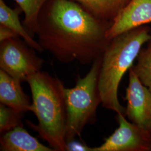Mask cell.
I'll use <instances>...</instances> for the list:
<instances>
[{"label": "cell", "mask_w": 151, "mask_h": 151, "mask_svg": "<svg viewBox=\"0 0 151 151\" xmlns=\"http://www.w3.org/2000/svg\"><path fill=\"white\" fill-rule=\"evenodd\" d=\"M20 37L1 42L0 68L21 82L42 71L44 61Z\"/></svg>", "instance_id": "5b68a950"}, {"label": "cell", "mask_w": 151, "mask_h": 151, "mask_svg": "<svg viewBox=\"0 0 151 151\" xmlns=\"http://www.w3.org/2000/svg\"><path fill=\"white\" fill-rule=\"evenodd\" d=\"M99 20L111 22L130 0H73Z\"/></svg>", "instance_id": "7c38bea8"}, {"label": "cell", "mask_w": 151, "mask_h": 151, "mask_svg": "<svg viewBox=\"0 0 151 151\" xmlns=\"http://www.w3.org/2000/svg\"><path fill=\"white\" fill-rule=\"evenodd\" d=\"M18 37L19 36L17 35V34L10 28L0 25V43L11 38H16Z\"/></svg>", "instance_id": "e0dca14e"}, {"label": "cell", "mask_w": 151, "mask_h": 151, "mask_svg": "<svg viewBox=\"0 0 151 151\" xmlns=\"http://www.w3.org/2000/svg\"><path fill=\"white\" fill-rule=\"evenodd\" d=\"M101 55L92 63L86 75L79 77L75 86L65 88L67 111V142L80 136L85 127L96 121V113L101 99L99 88V77Z\"/></svg>", "instance_id": "277c9868"}, {"label": "cell", "mask_w": 151, "mask_h": 151, "mask_svg": "<svg viewBox=\"0 0 151 151\" xmlns=\"http://www.w3.org/2000/svg\"><path fill=\"white\" fill-rule=\"evenodd\" d=\"M111 22L96 18L73 0H48L38 18L36 35L44 50L59 62L89 65L103 54Z\"/></svg>", "instance_id": "6da1fadb"}, {"label": "cell", "mask_w": 151, "mask_h": 151, "mask_svg": "<svg viewBox=\"0 0 151 151\" xmlns=\"http://www.w3.org/2000/svg\"><path fill=\"white\" fill-rule=\"evenodd\" d=\"M67 148L70 151H92L91 147L75 139L67 142Z\"/></svg>", "instance_id": "2e32d148"}, {"label": "cell", "mask_w": 151, "mask_h": 151, "mask_svg": "<svg viewBox=\"0 0 151 151\" xmlns=\"http://www.w3.org/2000/svg\"><path fill=\"white\" fill-rule=\"evenodd\" d=\"M32 95V111L38 124L27 120V125L48 142L54 151H67V111L65 87L59 78L40 71L27 81Z\"/></svg>", "instance_id": "7a4b0ae2"}, {"label": "cell", "mask_w": 151, "mask_h": 151, "mask_svg": "<svg viewBox=\"0 0 151 151\" xmlns=\"http://www.w3.org/2000/svg\"><path fill=\"white\" fill-rule=\"evenodd\" d=\"M151 23V0H130L111 22L109 40L123 32Z\"/></svg>", "instance_id": "ba28073f"}, {"label": "cell", "mask_w": 151, "mask_h": 151, "mask_svg": "<svg viewBox=\"0 0 151 151\" xmlns=\"http://www.w3.org/2000/svg\"><path fill=\"white\" fill-rule=\"evenodd\" d=\"M125 116L130 122L151 133V93L129 70V84L126 90Z\"/></svg>", "instance_id": "52a82bcc"}, {"label": "cell", "mask_w": 151, "mask_h": 151, "mask_svg": "<svg viewBox=\"0 0 151 151\" xmlns=\"http://www.w3.org/2000/svg\"><path fill=\"white\" fill-rule=\"evenodd\" d=\"M22 12L19 6L13 9L7 5L4 0H0V25L10 28L32 48L39 52H43L39 42L34 40L20 22L19 15Z\"/></svg>", "instance_id": "8fae6325"}, {"label": "cell", "mask_w": 151, "mask_h": 151, "mask_svg": "<svg viewBox=\"0 0 151 151\" xmlns=\"http://www.w3.org/2000/svg\"><path fill=\"white\" fill-rule=\"evenodd\" d=\"M117 114L119 127L101 146L92 151H151V133Z\"/></svg>", "instance_id": "8992f818"}, {"label": "cell", "mask_w": 151, "mask_h": 151, "mask_svg": "<svg viewBox=\"0 0 151 151\" xmlns=\"http://www.w3.org/2000/svg\"><path fill=\"white\" fill-rule=\"evenodd\" d=\"M21 83L0 70V102L20 113L32 111V103L23 91Z\"/></svg>", "instance_id": "9c48e42d"}, {"label": "cell", "mask_w": 151, "mask_h": 151, "mask_svg": "<svg viewBox=\"0 0 151 151\" xmlns=\"http://www.w3.org/2000/svg\"><path fill=\"white\" fill-rule=\"evenodd\" d=\"M137 60V64L132 67V69L140 82L151 93V38L147 47L140 50Z\"/></svg>", "instance_id": "5bb4252c"}, {"label": "cell", "mask_w": 151, "mask_h": 151, "mask_svg": "<svg viewBox=\"0 0 151 151\" xmlns=\"http://www.w3.org/2000/svg\"><path fill=\"white\" fill-rule=\"evenodd\" d=\"M151 38V27L143 25L110 40L101 54L99 88L104 108L125 115L119 102L118 88L125 73L133 66L142 46Z\"/></svg>", "instance_id": "3957f363"}, {"label": "cell", "mask_w": 151, "mask_h": 151, "mask_svg": "<svg viewBox=\"0 0 151 151\" xmlns=\"http://www.w3.org/2000/svg\"><path fill=\"white\" fill-rule=\"evenodd\" d=\"M0 149L2 151H53L30 135L22 125L2 134Z\"/></svg>", "instance_id": "30bf717a"}, {"label": "cell", "mask_w": 151, "mask_h": 151, "mask_svg": "<svg viewBox=\"0 0 151 151\" xmlns=\"http://www.w3.org/2000/svg\"><path fill=\"white\" fill-rule=\"evenodd\" d=\"M24 14L22 24L28 32L36 35L39 16L42 8L48 0H14Z\"/></svg>", "instance_id": "4fadbf2b"}, {"label": "cell", "mask_w": 151, "mask_h": 151, "mask_svg": "<svg viewBox=\"0 0 151 151\" xmlns=\"http://www.w3.org/2000/svg\"><path fill=\"white\" fill-rule=\"evenodd\" d=\"M22 113L0 104V133L2 134L21 125Z\"/></svg>", "instance_id": "9a60e30c"}]
</instances>
